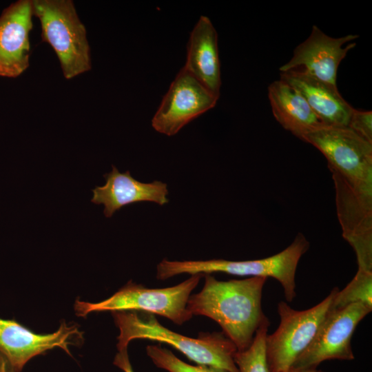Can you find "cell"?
Segmentation results:
<instances>
[{"instance_id":"6da1fadb","label":"cell","mask_w":372,"mask_h":372,"mask_svg":"<svg viewBox=\"0 0 372 372\" xmlns=\"http://www.w3.org/2000/svg\"><path fill=\"white\" fill-rule=\"evenodd\" d=\"M205 284L190 296L187 307L194 316H203L216 322L227 337L242 351L251 344L256 332L267 318L261 300L265 277L218 280L204 274Z\"/></svg>"},{"instance_id":"7a4b0ae2","label":"cell","mask_w":372,"mask_h":372,"mask_svg":"<svg viewBox=\"0 0 372 372\" xmlns=\"http://www.w3.org/2000/svg\"><path fill=\"white\" fill-rule=\"evenodd\" d=\"M112 313L119 329L118 351L126 349L134 339H147L169 344L198 364L239 372L234 360L237 349L221 333H203L198 338H189L162 326L153 314L140 315L135 311Z\"/></svg>"},{"instance_id":"3957f363","label":"cell","mask_w":372,"mask_h":372,"mask_svg":"<svg viewBox=\"0 0 372 372\" xmlns=\"http://www.w3.org/2000/svg\"><path fill=\"white\" fill-rule=\"evenodd\" d=\"M309 248V241L303 234H298L284 250L262 259L242 261L223 259L172 261L163 259L157 265L156 277L165 280L183 273L192 276L216 272L240 276L271 277L280 282L287 301L291 302L296 296L295 276L298 264Z\"/></svg>"},{"instance_id":"277c9868","label":"cell","mask_w":372,"mask_h":372,"mask_svg":"<svg viewBox=\"0 0 372 372\" xmlns=\"http://www.w3.org/2000/svg\"><path fill=\"white\" fill-rule=\"evenodd\" d=\"M33 15L41 23V39L50 45L63 76L71 79L92 68L84 24L72 0H32Z\"/></svg>"},{"instance_id":"5b68a950","label":"cell","mask_w":372,"mask_h":372,"mask_svg":"<svg viewBox=\"0 0 372 372\" xmlns=\"http://www.w3.org/2000/svg\"><path fill=\"white\" fill-rule=\"evenodd\" d=\"M202 274L192 275L173 287L149 289L130 281L106 300L92 303L76 300V314L85 317L92 312L142 311L167 318L178 325L190 320L193 315L187 307L192 291L199 283Z\"/></svg>"},{"instance_id":"8992f818","label":"cell","mask_w":372,"mask_h":372,"mask_svg":"<svg viewBox=\"0 0 372 372\" xmlns=\"http://www.w3.org/2000/svg\"><path fill=\"white\" fill-rule=\"evenodd\" d=\"M338 291L334 287L322 301L302 311L293 309L283 301L278 303L279 326L273 333L267 334L265 340L270 372L289 371L312 341Z\"/></svg>"},{"instance_id":"52a82bcc","label":"cell","mask_w":372,"mask_h":372,"mask_svg":"<svg viewBox=\"0 0 372 372\" xmlns=\"http://www.w3.org/2000/svg\"><path fill=\"white\" fill-rule=\"evenodd\" d=\"M371 311V307L363 303L330 308L312 341L291 367L316 368L328 360H353L351 344L352 336L360 322Z\"/></svg>"},{"instance_id":"ba28073f","label":"cell","mask_w":372,"mask_h":372,"mask_svg":"<svg viewBox=\"0 0 372 372\" xmlns=\"http://www.w3.org/2000/svg\"><path fill=\"white\" fill-rule=\"evenodd\" d=\"M219 97L182 68L152 119L158 132L176 134L189 122L215 107Z\"/></svg>"},{"instance_id":"9c48e42d","label":"cell","mask_w":372,"mask_h":372,"mask_svg":"<svg viewBox=\"0 0 372 372\" xmlns=\"http://www.w3.org/2000/svg\"><path fill=\"white\" fill-rule=\"evenodd\" d=\"M356 34L333 38L313 25L309 37L293 50L291 59L280 68L281 72L300 69L321 81L336 85L337 72L342 60L356 43Z\"/></svg>"},{"instance_id":"30bf717a","label":"cell","mask_w":372,"mask_h":372,"mask_svg":"<svg viewBox=\"0 0 372 372\" xmlns=\"http://www.w3.org/2000/svg\"><path fill=\"white\" fill-rule=\"evenodd\" d=\"M32 0H19L0 16V76L16 78L30 65Z\"/></svg>"},{"instance_id":"8fae6325","label":"cell","mask_w":372,"mask_h":372,"mask_svg":"<svg viewBox=\"0 0 372 372\" xmlns=\"http://www.w3.org/2000/svg\"><path fill=\"white\" fill-rule=\"evenodd\" d=\"M80 333L74 325L61 324L48 334H37L13 320L0 318V355L15 372H20L32 358L54 348L70 353L72 338Z\"/></svg>"},{"instance_id":"7c38bea8","label":"cell","mask_w":372,"mask_h":372,"mask_svg":"<svg viewBox=\"0 0 372 372\" xmlns=\"http://www.w3.org/2000/svg\"><path fill=\"white\" fill-rule=\"evenodd\" d=\"M112 167V171L103 175L105 184L92 190L91 202L104 206L105 217L110 218L123 207L133 203L152 202L162 206L169 203L166 183H142L133 178L130 171L121 173L114 165Z\"/></svg>"},{"instance_id":"4fadbf2b","label":"cell","mask_w":372,"mask_h":372,"mask_svg":"<svg viewBox=\"0 0 372 372\" xmlns=\"http://www.w3.org/2000/svg\"><path fill=\"white\" fill-rule=\"evenodd\" d=\"M306 100L324 125L347 127L354 110L340 94L337 85L321 81L300 69L280 73V79Z\"/></svg>"},{"instance_id":"5bb4252c","label":"cell","mask_w":372,"mask_h":372,"mask_svg":"<svg viewBox=\"0 0 372 372\" xmlns=\"http://www.w3.org/2000/svg\"><path fill=\"white\" fill-rule=\"evenodd\" d=\"M183 68L214 94L220 96L218 34L207 17L200 16L190 33Z\"/></svg>"},{"instance_id":"9a60e30c","label":"cell","mask_w":372,"mask_h":372,"mask_svg":"<svg viewBox=\"0 0 372 372\" xmlns=\"http://www.w3.org/2000/svg\"><path fill=\"white\" fill-rule=\"evenodd\" d=\"M268 98L276 120L300 139L304 134L324 125L304 97L281 79L269 85Z\"/></svg>"},{"instance_id":"2e32d148","label":"cell","mask_w":372,"mask_h":372,"mask_svg":"<svg viewBox=\"0 0 372 372\" xmlns=\"http://www.w3.org/2000/svg\"><path fill=\"white\" fill-rule=\"evenodd\" d=\"M270 322L266 319L257 329L250 347L237 351L234 360L239 372H270L267 362L265 340Z\"/></svg>"},{"instance_id":"e0dca14e","label":"cell","mask_w":372,"mask_h":372,"mask_svg":"<svg viewBox=\"0 0 372 372\" xmlns=\"http://www.w3.org/2000/svg\"><path fill=\"white\" fill-rule=\"evenodd\" d=\"M353 303H363L372 307V271L358 269L351 281L336 293L331 309Z\"/></svg>"},{"instance_id":"ac0fdd59","label":"cell","mask_w":372,"mask_h":372,"mask_svg":"<svg viewBox=\"0 0 372 372\" xmlns=\"http://www.w3.org/2000/svg\"><path fill=\"white\" fill-rule=\"evenodd\" d=\"M146 351L147 355L157 367L169 372H229L203 364L194 366L187 364L172 351L158 345H148Z\"/></svg>"},{"instance_id":"d6986e66","label":"cell","mask_w":372,"mask_h":372,"mask_svg":"<svg viewBox=\"0 0 372 372\" xmlns=\"http://www.w3.org/2000/svg\"><path fill=\"white\" fill-rule=\"evenodd\" d=\"M347 127L368 142L372 143L371 111H361L354 108Z\"/></svg>"},{"instance_id":"ffe728a7","label":"cell","mask_w":372,"mask_h":372,"mask_svg":"<svg viewBox=\"0 0 372 372\" xmlns=\"http://www.w3.org/2000/svg\"><path fill=\"white\" fill-rule=\"evenodd\" d=\"M114 364L124 372H134L129 360L127 349L118 351L114 358Z\"/></svg>"},{"instance_id":"44dd1931","label":"cell","mask_w":372,"mask_h":372,"mask_svg":"<svg viewBox=\"0 0 372 372\" xmlns=\"http://www.w3.org/2000/svg\"><path fill=\"white\" fill-rule=\"evenodd\" d=\"M0 372H15L8 361L0 355Z\"/></svg>"},{"instance_id":"7402d4cb","label":"cell","mask_w":372,"mask_h":372,"mask_svg":"<svg viewBox=\"0 0 372 372\" xmlns=\"http://www.w3.org/2000/svg\"><path fill=\"white\" fill-rule=\"evenodd\" d=\"M287 372H324L322 370L317 369L316 368H307V369H298L291 367Z\"/></svg>"}]
</instances>
